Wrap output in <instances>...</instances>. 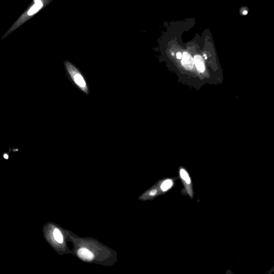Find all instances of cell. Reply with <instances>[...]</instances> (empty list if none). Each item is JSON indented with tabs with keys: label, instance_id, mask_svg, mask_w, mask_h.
I'll use <instances>...</instances> for the list:
<instances>
[{
	"label": "cell",
	"instance_id": "obj_1",
	"mask_svg": "<svg viewBox=\"0 0 274 274\" xmlns=\"http://www.w3.org/2000/svg\"><path fill=\"white\" fill-rule=\"evenodd\" d=\"M66 72L70 80L79 90L84 92L85 94H89V88L87 83L84 76L79 70L72 63L68 61L64 63Z\"/></svg>",
	"mask_w": 274,
	"mask_h": 274
},
{
	"label": "cell",
	"instance_id": "obj_2",
	"mask_svg": "<svg viewBox=\"0 0 274 274\" xmlns=\"http://www.w3.org/2000/svg\"><path fill=\"white\" fill-rule=\"evenodd\" d=\"M180 175L182 180L184 182L185 187L188 190L189 195L192 198V183L191 178L187 172L183 169L181 168L180 170Z\"/></svg>",
	"mask_w": 274,
	"mask_h": 274
},
{
	"label": "cell",
	"instance_id": "obj_3",
	"mask_svg": "<svg viewBox=\"0 0 274 274\" xmlns=\"http://www.w3.org/2000/svg\"><path fill=\"white\" fill-rule=\"evenodd\" d=\"M182 64L186 70L192 69L194 66V61L192 56L188 53L184 52L182 58Z\"/></svg>",
	"mask_w": 274,
	"mask_h": 274
},
{
	"label": "cell",
	"instance_id": "obj_4",
	"mask_svg": "<svg viewBox=\"0 0 274 274\" xmlns=\"http://www.w3.org/2000/svg\"><path fill=\"white\" fill-rule=\"evenodd\" d=\"M78 255L82 260L86 261H90L94 258L93 253L85 248H82L78 250Z\"/></svg>",
	"mask_w": 274,
	"mask_h": 274
},
{
	"label": "cell",
	"instance_id": "obj_5",
	"mask_svg": "<svg viewBox=\"0 0 274 274\" xmlns=\"http://www.w3.org/2000/svg\"><path fill=\"white\" fill-rule=\"evenodd\" d=\"M193 61L194 64L196 66L198 70L200 72H203L205 71V67L202 57L199 55H196L193 58Z\"/></svg>",
	"mask_w": 274,
	"mask_h": 274
},
{
	"label": "cell",
	"instance_id": "obj_6",
	"mask_svg": "<svg viewBox=\"0 0 274 274\" xmlns=\"http://www.w3.org/2000/svg\"><path fill=\"white\" fill-rule=\"evenodd\" d=\"M34 2H35V4L30 9V10L28 12V15L29 16L33 15V14L36 13L43 6V4L41 2V0H34Z\"/></svg>",
	"mask_w": 274,
	"mask_h": 274
},
{
	"label": "cell",
	"instance_id": "obj_7",
	"mask_svg": "<svg viewBox=\"0 0 274 274\" xmlns=\"http://www.w3.org/2000/svg\"><path fill=\"white\" fill-rule=\"evenodd\" d=\"M173 185V182L172 180H167L164 181L161 185V188L163 191H167L172 188Z\"/></svg>",
	"mask_w": 274,
	"mask_h": 274
},
{
	"label": "cell",
	"instance_id": "obj_8",
	"mask_svg": "<svg viewBox=\"0 0 274 274\" xmlns=\"http://www.w3.org/2000/svg\"><path fill=\"white\" fill-rule=\"evenodd\" d=\"M54 237L59 243H62L63 241V236L58 229H55L53 232Z\"/></svg>",
	"mask_w": 274,
	"mask_h": 274
},
{
	"label": "cell",
	"instance_id": "obj_9",
	"mask_svg": "<svg viewBox=\"0 0 274 274\" xmlns=\"http://www.w3.org/2000/svg\"><path fill=\"white\" fill-rule=\"evenodd\" d=\"M157 192V190L154 189V190H151V191L149 192V196H155Z\"/></svg>",
	"mask_w": 274,
	"mask_h": 274
},
{
	"label": "cell",
	"instance_id": "obj_10",
	"mask_svg": "<svg viewBox=\"0 0 274 274\" xmlns=\"http://www.w3.org/2000/svg\"><path fill=\"white\" fill-rule=\"evenodd\" d=\"M182 56H183V55H182V54L180 52H178V53H177V54H176V56H177V58L178 59H179V60L182 59Z\"/></svg>",
	"mask_w": 274,
	"mask_h": 274
},
{
	"label": "cell",
	"instance_id": "obj_11",
	"mask_svg": "<svg viewBox=\"0 0 274 274\" xmlns=\"http://www.w3.org/2000/svg\"><path fill=\"white\" fill-rule=\"evenodd\" d=\"M4 159H8L9 157L8 155L7 154H4Z\"/></svg>",
	"mask_w": 274,
	"mask_h": 274
},
{
	"label": "cell",
	"instance_id": "obj_12",
	"mask_svg": "<svg viewBox=\"0 0 274 274\" xmlns=\"http://www.w3.org/2000/svg\"><path fill=\"white\" fill-rule=\"evenodd\" d=\"M247 13V11H244V15H246Z\"/></svg>",
	"mask_w": 274,
	"mask_h": 274
}]
</instances>
